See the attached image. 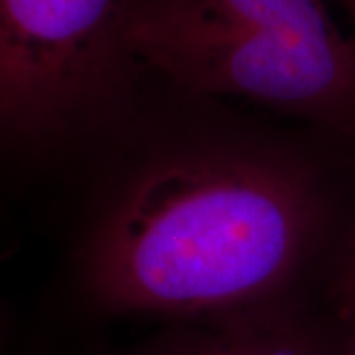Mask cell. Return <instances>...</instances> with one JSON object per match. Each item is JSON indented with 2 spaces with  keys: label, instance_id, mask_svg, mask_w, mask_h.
Here are the masks:
<instances>
[{
  "label": "cell",
  "instance_id": "6da1fadb",
  "mask_svg": "<svg viewBox=\"0 0 355 355\" xmlns=\"http://www.w3.org/2000/svg\"><path fill=\"white\" fill-rule=\"evenodd\" d=\"M284 121L146 69L132 111L67 186L64 261L14 355H55L116 322L328 291L355 233V148Z\"/></svg>",
  "mask_w": 355,
  "mask_h": 355
},
{
  "label": "cell",
  "instance_id": "7a4b0ae2",
  "mask_svg": "<svg viewBox=\"0 0 355 355\" xmlns=\"http://www.w3.org/2000/svg\"><path fill=\"white\" fill-rule=\"evenodd\" d=\"M130 44L176 87L239 99L355 148V40L328 0H144Z\"/></svg>",
  "mask_w": 355,
  "mask_h": 355
},
{
  "label": "cell",
  "instance_id": "3957f363",
  "mask_svg": "<svg viewBox=\"0 0 355 355\" xmlns=\"http://www.w3.org/2000/svg\"><path fill=\"white\" fill-rule=\"evenodd\" d=\"M144 0H0V180L67 188L132 111Z\"/></svg>",
  "mask_w": 355,
  "mask_h": 355
},
{
  "label": "cell",
  "instance_id": "277c9868",
  "mask_svg": "<svg viewBox=\"0 0 355 355\" xmlns=\"http://www.w3.org/2000/svg\"><path fill=\"white\" fill-rule=\"evenodd\" d=\"M328 292V291H326ZM326 292L214 316L158 322L127 345L91 342L58 355H345Z\"/></svg>",
  "mask_w": 355,
  "mask_h": 355
},
{
  "label": "cell",
  "instance_id": "5b68a950",
  "mask_svg": "<svg viewBox=\"0 0 355 355\" xmlns=\"http://www.w3.org/2000/svg\"><path fill=\"white\" fill-rule=\"evenodd\" d=\"M328 298L342 328L345 355H355V233L331 275Z\"/></svg>",
  "mask_w": 355,
  "mask_h": 355
},
{
  "label": "cell",
  "instance_id": "8992f818",
  "mask_svg": "<svg viewBox=\"0 0 355 355\" xmlns=\"http://www.w3.org/2000/svg\"><path fill=\"white\" fill-rule=\"evenodd\" d=\"M22 326V316L16 314L12 306L0 298V355H10L18 331Z\"/></svg>",
  "mask_w": 355,
  "mask_h": 355
},
{
  "label": "cell",
  "instance_id": "52a82bcc",
  "mask_svg": "<svg viewBox=\"0 0 355 355\" xmlns=\"http://www.w3.org/2000/svg\"><path fill=\"white\" fill-rule=\"evenodd\" d=\"M338 2H340L343 8H345V12H347V16H349L352 24H354V40H355V0H338Z\"/></svg>",
  "mask_w": 355,
  "mask_h": 355
}]
</instances>
